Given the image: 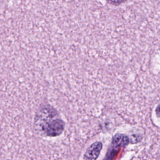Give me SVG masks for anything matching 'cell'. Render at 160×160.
<instances>
[{"mask_svg":"<svg viewBox=\"0 0 160 160\" xmlns=\"http://www.w3.org/2000/svg\"><path fill=\"white\" fill-rule=\"evenodd\" d=\"M108 1H109L111 2L114 3V4H118V3L122 2L125 1L126 0H108Z\"/></svg>","mask_w":160,"mask_h":160,"instance_id":"277c9868","label":"cell"},{"mask_svg":"<svg viewBox=\"0 0 160 160\" xmlns=\"http://www.w3.org/2000/svg\"><path fill=\"white\" fill-rule=\"evenodd\" d=\"M35 124L41 131L51 136L61 134L64 127L63 121L58 118L55 110L49 106H45L38 111Z\"/></svg>","mask_w":160,"mask_h":160,"instance_id":"6da1fadb","label":"cell"},{"mask_svg":"<svg viewBox=\"0 0 160 160\" xmlns=\"http://www.w3.org/2000/svg\"><path fill=\"white\" fill-rule=\"evenodd\" d=\"M102 148V144L96 142L91 144L86 150L84 155V160H96Z\"/></svg>","mask_w":160,"mask_h":160,"instance_id":"3957f363","label":"cell"},{"mask_svg":"<svg viewBox=\"0 0 160 160\" xmlns=\"http://www.w3.org/2000/svg\"><path fill=\"white\" fill-rule=\"evenodd\" d=\"M128 142V138L123 134H117L114 136L111 145L109 147L104 160H113L115 156L118 153L120 148L127 144Z\"/></svg>","mask_w":160,"mask_h":160,"instance_id":"7a4b0ae2","label":"cell"},{"mask_svg":"<svg viewBox=\"0 0 160 160\" xmlns=\"http://www.w3.org/2000/svg\"><path fill=\"white\" fill-rule=\"evenodd\" d=\"M156 113H157L159 116H160V106L157 108V109H156Z\"/></svg>","mask_w":160,"mask_h":160,"instance_id":"5b68a950","label":"cell"}]
</instances>
